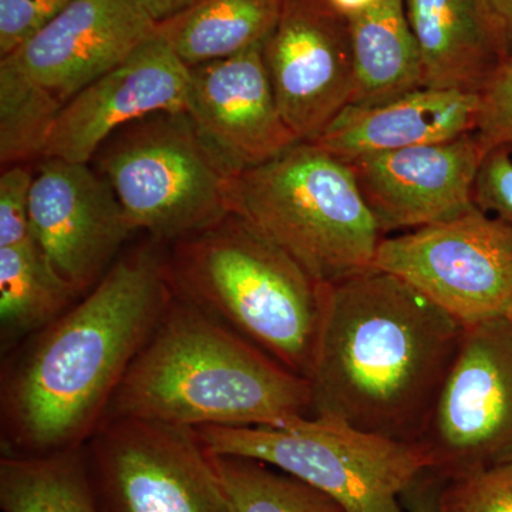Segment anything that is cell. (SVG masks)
Listing matches in <instances>:
<instances>
[{"mask_svg":"<svg viewBox=\"0 0 512 512\" xmlns=\"http://www.w3.org/2000/svg\"><path fill=\"white\" fill-rule=\"evenodd\" d=\"M175 299L156 247L120 256L3 373L2 454L79 450Z\"/></svg>","mask_w":512,"mask_h":512,"instance_id":"6da1fadb","label":"cell"},{"mask_svg":"<svg viewBox=\"0 0 512 512\" xmlns=\"http://www.w3.org/2000/svg\"><path fill=\"white\" fill-rule=\"evenodd\" d=\"M463 330L373 266L325 284L308 376L312 416L419 443Z\"/></svg>","mask_w":512,"mask_h":512,"instance_id":"7a4b0ae2","label":"cell"},{"mask_svg":"<svg viewBox=\"0 0 512 512\" xmlns=\"http://www.w3.org/2000/svg\"><path fill=\"white\" fill-rule=\"evenodd\" d=\"M311 416L306 377L175 295L128 367L104 420L140 419L195 430L281 427Z\"/></svg>","mask_w":512,"mask_h":512,"instance_id":"3957f363","label":"cell"},{"mask_svg":"<svg viewBox=\"0 0 512 512\" xmlns=\"http://www.w3.org/2000/svg\"><path fill=\"white\" fill-rule=\"evenodd\" d=\"M175 295L308 379L323 288L288 252L238 215L171 244Z\"/></svg>","mask_w":512,"mask_h":512,"instance_id":"277c9868","label":"cell"},{"mask_svg":"<svg viewBox=\"0 0 512 512\" xmlns=\"http://www.w3.org/2000/svg\"><path fill=\"white\" fill-rule=\"evenodd\" d=\"M229 210L320 284L372 268L383 235L348 163L312 143L232 175Z\"/></svg>","mask_w":512,"mask_h":512,"instance_id":"5b68a950","label":"cell"},{"mask_svg":"<svg viewBox=\"0 0 512 512\" xmlns=\"http://www.w3.org/2000/svg\"><path fill=\"white\" fill-rule=\"evenodd\" d=\"M217 456L262 461L318 488L346 512H406L400 504L433 468L426 448L366 433L333 417H302L281 427L195 429Z\"/></svg>","mask_w":512,"mask_h":512,"instance_id":"8992f818","label":"cell"},{"mask_svg":"<svg viewBox=\"0 0 512 512\" xmlns=\"http://www.w3.org/2000/svg\"><path fill=\"white\" fill-rule=\"evenodd\" d=\"M93 160L133 231L173 242L211 227L229 210L231 170L185 111L128 124Z\"/></svg>","mask_w":512,"mask_h":512,"instance_id":"52a82bcc","label":"cell"},{"mask_svg":"<svg viewBox=\"0 0 512 512\" xmlns=\"http://www.w3.org/2000/svg\"><path fill=\"white\" fill-rule=\"evenodd\" d=\"M83 456L100 512H234L194 429L107 419Z\"/></svg>","mask_w":512,"mask_h":512,"instance_id":"ba28073f","label":"cell"},{"mask_svg":"<svg viewBox=\"0 0 512 512\" xmlns=\"http://www.w3.org/2000/svg\"><path fill=\"white\" fill-rule=\"evenodd\" d=\"M373 268L402 279L464 328L512 318V227L477 204L383 237Z\"/></svg>","mask_w":512,"mask_h":512,"instance_id":"9c48e42d","label":"cell"},{"mask_svg":"<svg viewBox=\"0 0 512 512\" xmlns=\"http://www.w3.org/2000/svg\"><path fill=\"white\" fill-rule=\"evenodd\" d=\"M419 444L450 478L512 461V318L464 328Z\"/></svg>","mask_w":512,"mask_h":512,"instance_id":"30bf717a","label":"cell"},{"mask_svg":"<svg viewBox=\"0 0 512 512\" xmlns=\"http://www.w3.org/2000/svg\"><path fill=\"white\" fill-rule=\"evenodd\" d=\"M264 59L285 123L312 143L352 100L349 19L328 0H284Z\"/></svg>","mask_w":512,"mask_h":512,"instance_id":"8fae6325","label":"cell"},{"mask_svg":"<svg viewBox=\"0 0 512 512\" xmlns=\"http://www.w3.org/2000/svg\"><path fill=\"white\" fill-rule=\"evenodd\" d=\"M33 237L80 295L93 288L133 234L106 178L87 163L42 158L30 191Z\"/></svg>","mask_w":512,"mask_h":512,"instance_id":"7c38bea8","label":"cell"},{"mask_svg":"<svg viewBox=\"0 0 512 512\" xmlns=\"http://www.w3.org/2000/svg\"><path fill=\"white\" fill-rule=\"evenodd\" d=\"M188 92L190 67L156 32L64 104L47 134L42 158L89 164L128 124L158 113L185 111Z\"/></svg>","mask_w":512,"mask_h":512,"instance_id":"4fadbf2b","label":"cell"},{"mask_svg":"<svg viewBox=\"0 0 512 512\" xmlns=\"http://www.w3.org/2000/svg\"><path fill=\"white\" fill-rule=\"evenodd\" d=\"M485 148L476 133L350 161L383 237L450 220L476 205Z\"/></svg>","mask_w":512,"mask_h":512,"instance_id":"5bb4252c","label":"cell"},{"mask_svg":"<svg viewBox=\"0 0 512 512\" xmlns=\"http://www.w3.org/2000/svg\"><path fill=\"white\" fill-rule=\"evenodd\" d=\"M157 32L134 0H74L45 28L2 57L63 107Z\"/></svg>","mask_w":512,"mask_h":512,"instance_id":"9a60e30c","label":"cell"},{"mask_svg":"<svg viewBox=\"0 0 512 512\" xmlns=\"http://www.w3.org/2000/svg\"><path fill=\"white\" fill-rule=\"evenodd\" d=\"M185 113L234 174L268 163L301 143L279 111L264 45L190 67Z\"/></svg>","mask_w":512,"mask_h":512,"instance_id":"2e32d148","label":"cell"},{"mask_svg":"<svg viewBox=\"0 0 512 512\" xmlns=\"http://www.w3.org/2000/svg\"><path fill=\"white\" fill-rule=\"evenodd\" d=\"M480 93L423 89L377 104H349L312 141L339 160L390 153L476 133Z\"/></svg>","mask_w":512,"mask_h":512,"instance_id":"e0dca14e","label":"cell"},{"mask_svg":"<svg viewBox=\"0 0 512 512\" xmlns=\"http://www.w3.org/2000/svg\"><path fill=\"white\" fill-rule=\"evenodd\" d=\"M426 89L481 93L505 56L481 0H406Z\"/></svg>","mask_w":512,"mask_h":512,"instance_id":"ac0fdd59","label":"cell"},{"mask_svg":"<svg viewBox=\"0 0 512 512\" xmlns=\"http://www.w3.org/2000/svg\"><path fill=\"white\" fill-rule=\"evenodd\" d=\"M355 83L350 104H377L423 89L406 0H377L348 16Z\"/></svg>","mask_w":512,"mask_h":512,"instance_id":"d6986e66","label":"cell"},{"mask_svg":"<svg viewBox=\"0 0 512 512\" xmlns=\"http://www.w3.org/2000/svg\"><path fill=\"white\" fill-rule=\"evenodd\" d=\"M282 6L284 0H198L157 32L188 67L198 66L264 45Z\"/></svg>","mask_w":512,"mask_h":512,"instance_id":"ffe728a7","label":"cell"},{"mask_svg":"<svg viewBox=\"0 0 512 512\" xmlns=\"http://www.w3.org/2000/svg\"><path fill=\"white\" fill-rule=\"evenodd\" d=\"M82 296L53 269L35 237L0 247L3 346L45 329Z\"/></svg>","mask_w":512,"mask_h":512,"instance_id":"44dd1931","label":"cell"},{"mask_svg":"<svg viewBox=\"0 0 512 512\" xmlns=\"http://www.w3.org/2000/svg\"><path fill=\"white\" fill-rule=\"evenodd\" d=\"M3 512H100L83 448L43 456L2 454Z\"/></svg>","mask_w":512,"mask_h":512,"instance_id":"7402d4cb","label":"cell"},{"mask_svg":"<svg viewBox=\"0 0 512 512\" xmlns=\"http://www.w3.org/2000/svg\"><path fill=\"white\" fill-rule=\"evenodd\" d=\"M211 458L234 512H346L318 488L262 461L217 454Z\"/></svg>","mask_w":512,"mask_h":512,"instance_id":"603a6c76","label":"cell"},{"mask_svg":"<svg viewBox=\"0 0 512 512\" xmlns=\"http://www.w3.org/2000/svg\"><path fill=\"white\" fill-rule=\"evenodd\" d=\"M62 107L35 84L0 66V161L3 167L42 158Z\"/></svg>","mask_w":512,"mask_h":512,"instance_id":"cb8c5ba5","label":"cell"},{"mask_svg":"<svg viewBox=\"0 0 512 512\" xmlns=\"http://www.w3.org/2000/svg\"><path fill=\"white\" fill-rule=\"evenodd\" d=\"M437 512H512V461L451 478Z\"/></svg>","mask_w":512,"mask_h":512,"instance_id":"d4e9b609","label":"cell"},{"mask_svg":"<svg viewBox=\"0 0 512 512\" xmlns=\"http://www.w3.org/2000/svg\"><path fill=\"white\" fill-rule=\"evenodd\" d=\"M476 134L485 151H512V56L508 57L480 93Z\"/></svg>","mask_w":512,"mask_h":512,"instance_id":"484cf974","label":"cell"},{"mask_svg":"<svg viewBox=\"0 0 512 512\" xmlns=\"http://www.w3.org/2000/svg\"><path fill=\"white\" fill-rule=\"evenodd\" d=\"M35 175L25 164L10 165L0 175V247L33 238L30 191Z\"/></svg>","mask_w":512,"mask_h":512,"instance_id":"4316f807","label":"cell"},{"mask_svg":"<svg viewBox=\"0 0 512 512\" xmlns=\"http://www.w3.org/2000/svg\"><path fill=\"white\" fill-rule=\"evenodd\" d=\"M74 0H0V56H8Z\"/></svg>","mask_w":512,"mask_h":512,"instance_id":"83f0119b","label":"cell"},{"mask_svg":"<svg viewBox=\"0 0 512 512\" xmlns=\"http://www.w3.org/2000/svg\"><path fill=\"white\" fill-rule=\"evenodd\" d=\"M474 201L481 210L512 227V151L494 148L485 154L478 170Z\"/></svg>","mask_w":512,"mask_h":512,"instance_id":"f1b7e54d","label":"cell"},{"mask_svg":"<svg viewBox=\"0 0 512 512\" xmlns=\"http://www.w3.org/2000/svg\"><path fill=\"white\" fill-rule=\"evenodd\" d=\"M481 3L507 60L512 56V0H481Z\"/></svg>","mask_w":512,"mask_h":512,"instance_id":"f546056e","label":"cell"},{"mask_svg":"<svg viewBox=\"0 0 512 512\" xmlns=\"http://www.w3.org/2000/svg\"><path fill=\"white\" fill-rule=\"evenodd\" d=\"M138 8L153 20L156 25L181 15L194 6L198 0H134Z\"/></svg>","mask_w":512,"mask_h":512,"instance_id":"4dcf8cb0","label":"cell"},{"mask_svg":"<svg viewBox=\"0 0 512 512\" xmlns=\"http://www.w3.org/2000/svg\"><path fill=\"white\" fill-rule=\"evenodd\" d=\"M416 484L407 491L409 493V512H437L439 493L427 485L417 488Z\"/></svg>","mask_w":512,"mask_h":512,"instance_id":"1f68e13d","label":"cell"},{"mask_svg":"<svg viewBox=\"0 0 512 512\" xmlns=\"http://www.w3.org/2000/svg\"><path fill=\"white\" fill-rule=\"evenodd\" d=\"M330 5L333 6L339 13L348 16L353 13L360 12V10L369 8L370 5L377 2V0H328Z\"/></svg>","mask_w":512,"mask_h":512,"instance_id":"d6a6232c","label":"cell"}]
</instances>
